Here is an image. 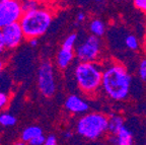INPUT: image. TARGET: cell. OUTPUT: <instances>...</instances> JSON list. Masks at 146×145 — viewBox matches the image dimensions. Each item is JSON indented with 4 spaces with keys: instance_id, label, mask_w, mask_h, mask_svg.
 <instances>
[{
    "instance_id": "f1b7e54d",
    "label": "cell",
    "mask_w": 146,
    "mask_h": 145,
    "mask_svg": "<svg viewBox=\"0 0 146 145\" xmlns=\"http://www.w3.org/2000/svg\"><path fill=\"white\" fill-rule=\"evenodd\" d=\"M3 68H4V64H3L2 60L0 59V75H1V73H2Z\"/></svg>"
},
{
    "instance_id": "f546056e",
    "label": "cell",
    "mask_w": 146,
    "mask_h": 145,
    "mask_svg": "<svg viewBox=\"0 0 146 145\" xmlns=\"http://www.w3.org/2000/svg\"><path fill=\"white\" fill-rule=\"evenodd\" d=\"M94 1H96V2H98V3H100V2H102L103 0H94Z\"/></svg>"
},
{
    "instance_id": "e0dca14e",
    "label": "cell",
    "mask_w": 146,
    "mask_h": 145,
    "mask_svg": "<svg viewBox=\"0 0 146 145\" xmlns=\"http://www.w3.org/2000/svg\"><path fill=\"white\" fill-rule=\"evenodd\" d=\"M77 35L76 34H71L67 37L64 42L62 43V48H65V49H70V50H74V47H75L76 43H77Z\"/></svg>"
},
{
    "instance_id": "d6986e66",
    "label": "cell",
    "mask_w": 146,
    "mask_h": 145,
    "mask_svg": "<svg viewBox=\"0 0 146 145\" xmlns=\"http://www.w3.org/2000/svg\"><path fill=\"white\" fill-rule=\"evenodd\" d=\"M138 76L142 81H146V58L142 59L138 65Z\"/></svg>"
},
{
    "instance_id": "7c38bea8",
    "label": "cell",
    "mask_w": 146,
    "mask_h": 145,
    "mask_svg": "<svg viewBox=\"0 0 146 145\" xmlns=\"http://www.w3.org/2000/svg\"><path fill=\"white\" fill-rule=\"evenodd\" d=\"M125 125V120L122 116L120 115H112L109 118V123H108V134L111 135H116Z\"/></svg>"
},
{
    "instance_id": "ba28073f",
    "label": "cell",
    "mask_w": 146,
    "mask_h": 145,
    "mask_svg": "<svg viewBox=\"0 0 146 145\" xmlns=\"http://www.w3.org/2000/svg\"><path fill=\"white\" fill-rule=\"evenodd\" d=\"M1 30H2L3 38H4L7 49H14V48H16L23 42V39L25 38L23 27H21L19 21L6 25V27H4Z\"/></svg>"
},
{
    "instance_id": "30bf717a",
    "label": "cell",
    "mask_w": 146,
    "mask_h": 145,
    "mask_svg": "<svg viewBox=\"0 0 146 145\" xmlns=\"http://www.w3.org/2000/svg\"><path fill=\"white\" fill-rule=\"evenodd\" d=\"M108 140L110 143L117 145H132L134 143V136L132 131L124 125L116 135L109 134Z\"/></svg>"
},
{
    "instance_id": "52a82bcc",
    "label": "cell",
    "mask_w": 146,
    "mask_h": 145,
    "mask_svg": "<svg viewBox=\"0 0 146 145\" xmlns=\"http://www.w3.org/2000/svg\"><path fill=\"white\" fill-rule=\"evenodd\" d=\"M23 15L21 0H2L0 2V29L19 21Z\"/></svg>"
},
{
    "instance_id": "6da1fadb",
    "label": "cell",
    "mask_w": 146,
    "mask_h": 145,
    "mask_svg": "<svg viewBox=\"0 0 146 145\" xmlns=\"http://www.w3.org/2000/svg\"><path fill=\"white\" fill-rule=\"evenodd\" d=\"M133 78L125 66L112 62L103 71L102 88L105 94L115 102L126 100L131 93Z\"/></svg>"
},
{
    "instance_id": "2e32d148",
    "label": "cell",
    "mask_w": 146,
    "mask_h": 145,
    "mask_svg": "<svg viewBox=\"0 0 146 145\" xmlns=\"http://www.w3.org/2000/svg\"><path fill=\"white\" fill-rule=\"evenodd\" d=\"M16 123V118L11 114L3 113L0 114V124L4 127H11L14 126Z\"/></svg>"
},
{
    "instance_id": "7a4b0ae2",
    "label": "cell",
    "mask_w": 146,
    "mask_h": 145,
    "mask_svg": "<svg viewBox=\"0 0 146 145\" xmlns=\"http://www.w3.org/2000/svg\"><path fill=\"white\" fill-rule=\"evenodd\" d=\"M54 17L52 9L40 5L32 11L25 12L19 23L23 27L25 39L39 38L48 32Z\"/></svg>"
},
{
    "instance_id": "7402d4cb",
    "label": "cell",
    "mask_w": 146,
    "mask_h": 145,
    "mask_svg": "<svg viewBox=\"0 0 146 145\" xmlns=\"http://www.w3.org/2000/svg\"><path fill=\"white\" fill-rule=\"evenodd\" d=\"M45 141H46V137L42 134V135H40V136H36V137H35V138H33L32 140L29 142V144H31V145H43V144H45Z\"/></svg>"
},
{
    "instance_id": "d4e9b609",
    "label": "cell",
    "mask_w": 146,
    "mask_h": 145,
    "mask_svg": "<svg viewBox=\"0 0 146 145\" xmlns=\"http://www.w3.org/2000/svg\"><path fill=\"white\" fill-rule=\"evenodd\" d=\"M85 18H86V15H85L84 12H78L77 15H76V21H77V23H82V21H85Z\"/></svg>"
},
{
    "instance_id": "9a60e30c",
    "label": "cell",
    "mask_w": 146,
    "mask_h": 145,
    "mask_svg": "<svg viewBox=\"0 0 146 145\" xmlns=\"http://www.w3.org/2000/svg\"><path fill=\"white\" fill-rule=\"evenodd\" d=\"M125 46L131 51H136L139 48V41L135 35H128L125 38Z\"/></svg>"
},
{
    "instance_id": "277c9868",
    "label": "cell",
    "mask_w": 146,
    "mask_h": 145,
    "mask_svg": "<svg viewBox=\"0 0 146 145\" xmlns=\"http://www.w3.org/2000/svg\"><path fill=\"white\" fill-rule=\"evenodd\" d=\"M109 118L102 113H87L76 123V132L88 141H98L108 134Z\"/></svg>"
},
{
    "instance_id": "8992f818",
    "label": "cell",
    "mask_w": 146,
    "mask_h": 145,
    "mask_svg": "<svg viewBox=\"0 0 146 145\" xmlns=\"http://www.w3.org/2000/svg\"><path fill=\"white\" fill-rule=\"evenodd\" d=\"M38 87L44 96L51 98L56 91V81L54 68L50 61H45L40 65L38 70Z\"/></svg>"
},
{
    "instance_id": "cb8c5ba5",
    "label": "cell",
    "mask_w": 146,
    "mask_h": 145,
    "mask_svg": "<svg viewBox=\"0 0 146 145\" xmlns=\"http://www.w3.org/2000/svg\"><path fill=\"white\" fill-rule=\"evenodd\" d=\"M45 144L46 145H56L57 144V138H56V136H54V135H49V136L46 138Z\"/></svg>"
},
{
    "instance_id": "4fadbf2b",
    "label": "cell",
    "mask_w": 146,
    "mask_h": 145,
    "mask_svg": "<svg viewBox=\"0 0 146 145\" xmlns=\"http://www.w3.org/2000/svg\"><path fill=\"white\" fill-rule=\"evenodd\" d=\"M89 31H90V33L92 35L102 38L103 36H105L106 31H107V27H106V23L102 19L94 18L89 23Z\"/></svg>"
},
{
    "instance_id": "9c48e42d",
    "label": "cell",
    "mask_w": 146,
    "mask_h": 145,
    "mask_svg": "<svg viewBox=\"0 0 146 145\" xmlns=\"http://www.w3.org/2000/svg\"><path fill=\"white\" fill-rule=\"evenodd\" d=\"M65 109L72 114H85L89 110V104L83 98L71 94L65 100Z\"/></svg>"
},
{
    "instance_id": "5bb4252c",
    "label": "cell",
    "mask_w": 146,
    "mask_h": 145,
    "mask_svg": "<svg viewBox=\"0 0 146 145\" xmlns=\"http://www.w3.org/2000/svg\"><path fill=\"white\" fill-rule=\"evenodd\" d=\"M43 134V130L38 126H31L25 129L21 133V140L23 142H30L33 138L36 136H40Z\"/></svg>"
},
{
    "instance_id": "1f68e13d",
    "label": "cell",
    "mask_w": 146,
    "mask_h": 145,
    "mask_svg": "<svg viewBox=\"0 0 146 145\" xmlns=\"http://www.w3.org/2000/svg\"><path fill=\"white\" fill-rule=\"evenodd\" d=\"M145 145H146V141H145Z\"/></svg>"
},
{
    "instance_id": "5b68a950",
    "label": "cell",
    "mask_w": 146,
    "mask_h": 145,
    "mask_svg": "<svg viewBox=\"0 0 146 145\" xmlns=\"http://www.w3.org/2000/svg\"><path fill=\"white\" fill-rule=\"evenodd\" d=\"M102 55V41L100 37L91 34L76 47L75 57L79 62H96Z\"/></svg>"
},
{
    "instance_id": "603a6c76",
    "label": "cell",
    "mask_w": 146,
    "mask_h": 145,
    "mask_svg": "<svg viewBox=\"0 0 146 145\" xmlns=\"http://www.w3.org/2000/svg\"><path fill=\"white\" fill-rule=\"evenodd\" d=\"M5 49H6V44H5L4 38H3L2 30L0 29V55L4 52Z\"/></svg>"
},
{
    "instance_id": "83f0119b",
    "label": "cell",
    "mask_w": 146,
    "mask_h": 145,
    "mask_svg": "<svg viewBox=\"0 0 146 145\" xmlns=\"http://www.w3.org/2000/svg\"><path fill=\"white\" fill-rule=\"evenodd\" d=\"M71 137H72V133L71 132H65L64 133V138H66V139H70Z\"/></svg>"
},
{
    "instance_id": "4dcf8cb0",
    "label": "cell",
    "mask_w": 146,
    "mask_h": 145,
    "mask_svg": "<svg viewBox=\"0 0 146 145\" xmlns=\"http://www.w3.org/2000/svg\"><path fill=\"white\" fill-rule=\"evenodd\" d=\"M1 1H2V0H0V2H1Z\"/></svg>"
},
{
    "instance_id": "8fae6325",
    "label": "cell",
    "mask_w": 146,
    "mask_h": 145,
    "mask_svg": "<svg viewBox=\"0 0 146 145\" xmlns=\"http://www.w3.org/2000/svg\"><path fill=\"white\" fill-rule=\"evenodd\" d=\"M74 57H75V51L61 47L57 54V58H56L58 67L60 69H66L71 64V62L74 60Z\"/></svg>"
},
{
    "instance_id": "3957f363",
    "label": "cell",
    "mask_w": 146,
    "mask_h": 145,
    "mask_svg": "<svg viewBox=\"0 0 146 145\" xmlns=\"http://www.w3.org/2000/svg\"><path fill=\"white\" fill-rule=\"evenodd\" d=\"M103 67L96 62H79L74 70V77L79 89L85 95H94L102 87Z\"/></svg>"
},
{
    "instance_id": "44dd1931",
    "label": "cell",
    "mask_w": 146,
    "mask_h": 145,
    "mask_svg": "<svg viewBox=\"0 0 146 145\" xmlns=\"http://www.w3.org/2000/svg\"><path fill=\"white\" fill-rule=\"evenodd\" d=\"M9 102V96L4 92H0V111L6 108Z\"/></svg>"
},
{
    "instance_id": "ac0fdd59",
    "label": "cell",
    "mask_w": 146,
    "mask_h": 145,
    "mask_svg": "<svg viewBox=\"0 0 146 145\" xmlns=\"http://www.w3.org/2000/svg\"><path fill=\"white\" fill-rule=\"evenodd\" d=\"M21 7H23V13L25 12H29L32 11L34 9L38 8L41 4L35 1V0H21Z\"/></svg>"
},
{
    "instance_id": "ffe728a7",
    "label": "cell",
    "mask_w": 146,
    "mask_h": 145,
    "mask_svg": "<svg viewBox=\"0 0 146 145\" xmlns=\"http://www.w3.org/2000/svg\"><path fill=\"white\" fill-rule=\"evenodd\" d=\"M133 3L138 10L146 13V0H133Z\"/></svg>"
},
{
    "instance_id": "4316f807",
    "label": "cell",
    "mask_w": 146,
    "mask_h": 145,
    "mask_svg": "<svg viewBox=\"0 0 146 145\" xmlns=\"http://www.w3.org/2000/svg\"><path fill=\"white\" fill-rule=\"evenodd\" d=\"M35 1H36V2L41 5H48L49 3L53 2L54 0H35Z\"/></svg>"
},
{
    "instance_id": "484cf974",
    "label": "cell",
    "mask_w": 146,
    "mask_h": 145,
    "mask_svg": "<svg viewBox=\"0 0 146 145\" xmlns=\"http://www.w3.org/2000/svg\"><path fill=\"white\" fill-rule=\"evenodd\" d=\"M29 43L32 47H36L38 45V38H32V39H29Z\"/></svg>"
}]
</instances>
